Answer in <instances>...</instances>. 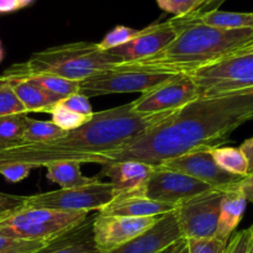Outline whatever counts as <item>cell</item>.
I'll use <instances>...</instances> for the list:
<instances>
[{"mask_svg":"<svg viewBox=\"0 0 253 253\" xmlns=\"http://www.w3.org/2000/svg\"><path fill=\"white\" fill-rule=\"evenodd\" d=\"M253 120V89L197 98L168 118L99 158V165L136 161L158 167L163 162L227 142L230 135Z\"/></svg>","mask_w":253,"mask_h":253,"instance_id":"cell-1","label":"cell"},{"mask_svg":"<svg viewBox=\"0 0 253 253\" xmlns=\"http://www.w3.org/2000/svg\"><path fill=\"white\" fill-rule=\"evenodd\" d=\"M173 111L141 115L132 110L131 103L93 113L81 127L68 131L66 136L51 142L22 143L0 151V169L5 166L21 165L34 168L51 163H96L101 155L119 147L142 133L151 126L165 120Z\"/></svg>","mask_w":253,"mask_h":253,"instance_id":"cell-2","label":"cell"},{"mask_svg":"<svg viewBox=\"0 0 253 253\" xmlns=\"http://www.w3.org/2000/svg\"><path fill=\"white\" fill-rule=\"evenodd\" d=\"M177 35L162 51L137 63L189 74L210 66L253 42V29L222 30L202 24L192 15L172 17Z\"/></svg>","mask_w":253,"mask_h":253,"instance_id":"cell-3","label":"cell"},{"mask_svg":"<svg viewBox=\"0 0 253 253\" xmlns=\"http://www.w3.org/2000/svg\"><path fill=\"white\" fill-rule=\"evenodd\" d=\"M121 62L120 57L101 51L98 43L72 42L36 52L27 61L9 67L0 76V79L14 82L47 74L68 81L83 82L101 69Z\"/></svg>","mask_w":253,"mask_h":253,"instance_id":"cell-4","label":"cell"},{"mask_svg":"<svg viewBox=\"0 0 253 253\" xmlns=\"http://www.w3.org/2000/svg\"><path fill=\"white\" fill-rule=\"evenodd\" d=\"M88 217L86 211L22 207L0 219V235L25 241L48 242L73 230Z\"/></svg>","mask_w":253,"mask_h":253,"instance_id":"cell-5","label":"cell"},{"mask_svg":"<svg viewBox=\"0 0 253 253\" xmlns=\"http://www.w3.org/2000/svg\"><path fill=\"white\" fill-rule=\"evenodd\" d=\"M179 73L137 62H121L101 69L81 82V91L86 98L120 93H145Z\"/></svg>","mask_w":253,"mask_h":253,"instance_id":"cell-6","label":"cell"},{"mask_svg":"<svg viewBox=\"0 0 253 253\" xmlns=\"http://www.w3.org/2000/svg\"><path fill=\"white\" fill-rule=\"evenodd\" d=\"M199 98L227 95L253 89V42L210 66L189 73Z\"/></svg>","mask_w":253,"mask_h":253,"instance_id":"cell-7","label":"cell"},{"mask_svg":"<svg viewBox=\"0 0 253 253\" xmlns=\"http://www.w3.org/2000/svg\"><path fill=\"white\" fill-rule=\"evenodd\" d=\"M118 195L110 182H98L83 187L58 189L26 197L25 207L62 211H99Z\"/></svg>","mask_w":253,"mask_h":253,"instance_id":"cell-8","label":"cell"},{"mask_svg":"<svg viewBox=\"0 0 253 253\" xmlns=\"http://www.w3.org/2000/svg\"><path fill=\"white\" fill-rule=\"evenodd\" d=\"M224 192L212 188L175 205L173 214L182 239L207 240L215 237Z\"/></svg>","mask_w":253,"mask_h":253,"instance_id":"cell-9","label":"cell"},{"mask_svg":"<svg viewBox=\"0 0 253 253\" xmlns=\"http://www.w3.org/2000/svg\"><path fill=\"white\" fill-rule=\"evenodd\" d=\"M199 98L198 88L189 74H178L170 81L145 91L131 101L135 113L141 115L175 111Z\"/></svg>","mask_w":253,"mask_h":253,"instance_id":"cell-10","label":"cell"},{"mask_svg":"<svg viewBox=\"0 0 253 253\" xmlns=\"http://www.w3.org/2000/svg\"><path fill=\"white\" fill-rule=\"evenodd\" d=\"M162 216L132 217L98 212L93 221V235L96 249L100 253L114 251L147 231L157 224Z\"/></svg>","mask_w":253,"mask_h":253,"instance_id":"cell-11","label":"cell"},{"mask_svg":"<svg viewBox=\"0 0 253 253\" xmlns=\"http://www.w3.org/2000/svg\"><path fill=\"white\" fill-rule=\"evenodd\" d=\"M209 189H212V188L189 175L158 166V167H155L152 175L141 194L155 202L175 207L179 203L198 194H202Z\"/></svg>","mask_w":253,"mask_h":253,"instance_id":"cell-12","label":"cell"},{"mask_svg":"<svg viewBox=\"0 0 253 253\" xmlns=\"http://www.w3.org/2000/svg\"><path fill=\"white\" fill-rule=\"evenodd\" d=\"M161 167L189 175V177L209 185L210 188L220 190L229 189L230 187L237 184L242 179L241 177L230 174L221 169L212 160L208 148L193 151V152L185 153L179 157L168 160L163 162Z\"/></svg>","mask_w":253,"mask_h":253,"instance_id":"cell-13","label":"cell"},{"mask_svg":"<svg viewBox=\"0 0 253 253\" xmlns=\"http://www.w3.org/2000/svg\"><path fill=\"white\" fill-rule=\"evenodd\" d=\"M177 29L172 19H169L165 22H156L141 29L140 34L130 42L106 52L120 57L123 62L143 61L162 51L173 41Z\"/></svg>","mask_w":253,"mask_h":253,"instance_id":"cell-14","label":"cell"},{"mask_svg":"<svg viewBox=\"0 0 253 253\" xmlns=\"http://www.w3.org/2000/svg\"><path fill=\"white\" fill-rule=\"evenodd\" d=\"M180 240L179 226L172 211L163 215L157 224L140 236L109 253H161Z\"/></svg>","mask_w":253,"mask_h":253,"instance_id":"cell-15","label":"cell"},{"mask_svg":"<svg viewBox=\"0 0 253 253\" xmlns=\"http://www.w3.org/2000/svg\"><path fill=\"white\" fill-rule=\"evenodd\" d=\"M155 167L136 161L108 163L103 166L101 174L110 178V183L119 194L142 193L152 175Z\"/></svg>","mask_w":253,"mask_h":253,"instance_id":"cell-16","label":"cell"},{"mask_svg":"<svg viewBox=\"0 0 253 253\" xmlns=\"http://www.w3.org/2000/svg\"><path fill=\"white\" fill-rule=\"evenodd\" d=\"M175 207L165 203L155 202L140 193L119 194L108 205L99 210V214L121 215L132 217L162 216L172 212Z\"/></svg>","mask_w":253,"mask_h":253,"instance_id":"cell-17","label":"cell"},{"mask_svg":"<svg viewBox=\"0 0 253 253\" xmlns=\"http://www.w3.org/2000/svg\"><path fill=\"white\" fill-rule=\"evenodd\" d=\"M93 221L94 216H89L73 230L46 242L31 253H100L94 242Z\"/></svg>","mask_w":253,"mask_h":253,"instance_id":"cell-18","label":"cell"},{"mask_svg":"<svg viewBox=\"0 0 253 253\" xmlns=\"http://www.w3.org/2000/svg\"><path fill=\"white\" fill-rule=\"evenodd\" d=\"M246 205L247 200L240 189L239 183L225 190L220 204L219 221H217L215 239L225 244L229 242L230 237L235 234V230L237 229L244 217Z\"/></svg>","mask_w":253,"mask_h":253,"instance_id":"cell-19","label":"cell"},{"mask_svg":"<svg viewBox=\"0 0 253 253\" xmlns=\"http://www.w3.org/2000/svg\"><path fill=\"white\" fill-rule=\"evenodd\" d=\"M78 162L51 163L46 168V177L49 182L61 185V189L83 187L98 182V177H85Z\"/></svg>","mask_w":253,"mask_h":253,"instance_id":"cell-20","label":"cell"},{"mask_svg":"<svg viewBox=\"0 0 253 253\" xmlns=\"http://www.w3.org/2000/svg\"><path fill=\"white\" fill-rule=\"evenodd\" d=\"M194 19L208 26L222 30L253 29V12H234L222 10H210L207 12H192Z\"/></svg>","mask_w":253,"mask_h":253,"instance_id":"cell-21","label":"cell"},{"mask_svg":"<svg viewBox=\"0 0 253 253\" xmlns=\"http://www.w3.org/2000/svg\"><path fill=\"white\" fill-rule=\"evenodd\" d=\"M9 83L27 113H48L56 105L37 84L29 79H20Z\"/></svg>","mask_w":253,"mask_h":253,"instance_id":"cell-22","label":"cell"},{"mask_svg":"<svg viewBox=\"0 0 253 253\" xmlns=\"http://www.w3.org/2000/svg\"><path fill=\"white\" fill-rule=\"evenodd\" d=\"M208 151L215 163L225 172L241 178H245L249 174V163L240 147L216 146V147H209Z\"/></svg>","mask_w":253,"mask_h":253,"instance_id":"cell-23","label":"cell"},{"mask_svg":"<svg viewBox=\"0 0 253 253\" xmlns=\"http://www.w3.org/2000/svg\"><path fill=\"white\" fill-rule=\"evenodd\" d=\"M25 79H29L37 84L54 104H58L62 99L81 91V82L68 81L59 77L43 74V76H34Z\"/></svg>","mask_w":253,"mask_h":253,"instance_id":"cell-24","label":"cell"},{"mask_svg":"<svg viewBox=\"0 0 253 253\" xmlns=\"http://www.w3.org/2000/svg\"><path fill=\"white\" fill-rule=\"evenodd\" d=\"M27 114L0 118V151L24 143Z\"/></svg>","mask_w":253,"mask_h":253,"instance_id":"cell-25","label":"cell"},{"mask_svg":"<svg viewBox=\"0 0 253 253\" xmlns=\"http://www.w3.org/2000/svg\"><path fill=\"white\" fill-rule=\"evenodd\" d=\"M67 135V131L54 125L52 121H40L27 118L24 143L51 142Z\"/></svg>","mask_w":253,"mask_h":253,"instance_id":"cell-26","label":"cell"},{"mask_svg":"<svg viewBox=\"0 0 253 253\" xmlns=\"http://www.w3.org/2000/svg\"><path fill=\"white\" fill-rule=\"evenodd\" d=\"M48 113L52 116V123L58 126L59 128H62V130L67 131V132L81 127L91 119V115H82V114L76 113V111L61 105L59 103L56 104Z\"/></svg>","mask_w":253,"mask_h":253,"instance_id":"cell-27","label":"cell"},{"mask_svg":"<svg viewBox=\"0 0 253 253\" xmlns=\"http://www.w3.org/2000/svg\"><path fill=\"white\" fill-rule=\"evenodd\" d=\"M19 114H27L26 109L15 94L11 84L0 79V118Z\"/></svg>","mask_w":253,"mask_h":253,"instance_id":"cell-28","label":"cell"},{"mask_svg":"<svg viewBox=\"0 0 253 253\" xmlns=\"http://www.w3.org/2000/svg\"><path fill=\"white\" fill-rule=\"evenodd\" d=\"M140 31L141 30H136L132 29V27L119 25V26L114 27L111 31H109L104 36V39L99 42L98 46L101 51H110V49L116 48V47H120L123 44L130 42L131 40H133L140 34Z\"/></svg>","mask_w":253,"mask_h":253,"instance_id":"cell-29","label":"cell"},{"mask_svg":"<svg viewBox=\"0 0 253 253\" xmlns=\"http://www.w3.org/2000/svg\"><path fill=\"white\" fill-rule=\"evenodd\" d=\"M163 11L174 15V17L185 16L199 9L205 0H156Z\"/></svg>","mask_w":253,"mask_h":253,"instance_id":"cell-30","label":"cell"},{"mask_svg":"<svg viewBox=\"0 0 253 253\" xmlns=\"http://www.w3.org/2000/svg\"><path fill=\"white\" fill-rule=\"evenodd\" d=\"M44 244L46 242L25 241V240H16L0 235V253H31L43 246Z\"/></svg>","mask_w":253,"mask_h":253,"instance_id":"cell-31","label":"cell"},{"mask_svg":"<svg viewBox=\"0 0 253 253\" xmlns=\"http://www.w3.org/2000/svg\"><path fill=\"white\" fill-rule=\"evenodd\" d=\"M189 253H224L227 244L215 239L185 240Z\"/></svg>","mask_w":253,"mask_h":253,"instance_id":"cell-32","label":"cell"},{"mask_svg":"<svg viewBox=\"0 0 253 253\" xmlns=\"http://www.w3.org/2000/svg\"><path fill=\"white\" fill-rule=\"evenodd\" d=\"M251 227L235 232L230 237L229 242H227L226 247L224 250V253H247L249 252L250 244H251Z\"/></svg>","mask_w":253,"mask_h":253,"instance_id":"cell-33","label":"cell"},{"mask_svg":"<svg viewBox=\"0 0 253 253\" xmlns=\"http://www.w3.org/2000/svg\"><path fill=\"white\" fill-rule=\"evenodd\" d=\"M59 104L66 106V108L71 109V110L76 111V113L82 114V115H93V108H91L89 98H86L85 95H83L81 93L73 94V95H69L67 98L62 99L59 101Z\"/></svg>","mask_w":253,"mask_h":253,"instance_id":"cell-34","label":"cell"},{"mask_svg":"<svg viewBox=\"0 0 253 253\" xmlns=\"http://www.w3.org/2000/svg\"><path fill=\"white\" fill-rule=\"evenodd\" d=\"M25 202H26V197L0 192V219L21 209L22 207H25Z\"/></svg>","mask_w":253,"mask_h":253,"instance_id":"cell-35","label":"cell"},{"mask_svg":"<svg viewBox=\"0 0 253 253\" xmlns=\"http://www.w3.org/2000/svg\"><path fill=\"white\" fill-rule=\"evenodd\" d=\"M30 173H31V168L21 165V163L5 166L0 169V175H2L10 183L21 182V180L26 179L29 177Z\"/></svg>","mask_w":253,"mask_h":253,"instance_id":"cell-36","label":"cell"},{"mask_svg":"<svg viewBox=\"0 0 253 253\" xmlns=\"http://www.w3.org/2000/svg\"><path fill=\"white\" fill-rule=\"evenodd\" d=\"M239 187L241 192L244 193L247 202L253 204V172L249 173L245 178H242L239 182Z\"/></svg>","mask_w":253,"mask_h":253,"instance_id":"cell-37","label":"cell"},{"mask_svg":"<svg viewBox=\"0 0 253 253\" xmlns=\"http://www.w3.org/2000/svg\"><path fill=\"white\" fill-rule=\"evenodd\" d=\"M240 148L244 152L247 163H249V173L253 172V137L247 138L246 141H244L242 145L240 146Z\"/></svg>","mask_w":253,"mask_h":253,"instance_id":"cell-38","label":"cell"},{"mask_svg":"<svg viewBox=\"0 0 253 253\" xmlns=\"http://www.w3.org/2000/svg\"><path fill=\"white\" fill-rule=\"evenodd\" d=\"M20 10L16 0H0V15L10 14Z\"/></svg>","mask_w":253,"mask_h":253,"instance_id":"cell-39","label":"cell"},{"mask_svg":"<svg viewBox=\"0 0 253 253\" xmlns=\"http://www.w3.org/2000/svg\"><path fill=\"white\" fill-rule=\"evenodd\" d=\"M226 0H205L204 4L199 7L198 10H195L194 12L197 14H200V12H207L210 11V10H216L221 6Z\"/></svg>","mask_w":253,"mask_h":253,"instance_id":"cell-40","label":"cell"},{"mask_svg":"<svg viewBox=\"0 0 253 253\" xmlns=\"http://www.w3.org/2000/svg\"><path fill=\"white\" fill-rule=\"evenodd\" d=\"M174 253H189V250H188L187 241H185L184 239H182V241L179 242V245H178L177 250H175Z\"/></svg>","mask_w":253,"mask_h":253,"instance_id":"cell-41","label":"cell"},{"mask_svg":"<svg viewBox=\"0 0 253 253\" xmlns=\"http://www.w3.org/2000/svg\"><path fill=\"white\" fill-rule=\"evenodd\" d=\"M16 1H17V4H19L20 9H24V7L30 6V5H31L35 0H16Z\"/></svg>","mask_w":253,"mask_h":253,"instance_id":"cell-42","label":"cell"},{"mask_svg":"<svg viewBox=\"0 0 253 253\" xmlns=\"http://www.w3.org/2000/svg\"><path fill=\"white\" fill-rule=\"evenodd\" d=\"M180 241H182V240H180ZM180 241L175 242V244H173L172 246L167 247V249H166V250H163V251L161 252V253H174V251H175V250H177L178 245H179V242H180Z\"/></svg>","mask_w":253,"mask_h":253,"instance_id":"cell-43","label":"cell"},{"mask_svg":"<svg viewBox=\"0 0 253 253\" xmlns=\"http://www.w3.org/2000/svg\"><path fill=\"white\" fill-rule=\"evenodd\" d=\"M4 48H2V44H1V40H0V63L4 61Z\"/></svg>","mask_w":253,"mask_h":253,"instance_id":"cell-44","label":"cell"},{"mask_svg":"<svg viewBox=\"0 0 253 253\" xmlns=\"http://www.w3.org/2000/svg\"><path fill=\"white\" fill-rule=\"evenodd\" d=\"M247 253H253V240L251 239V244H250V247H249V252Z\"/></svg>","mask_w":253,"mask_h":253,"instance_id":"cell-45","label":"cell"},{"mask_svg":"<svg viewBox=\"0 0 253 253\" xmlns=\"http://www.w3.org/2000/svg\"><path fill=\"white\" fill-rule=\"evenodd\" d=\"M251 232H252V240H253V225L251 226Z\"/></svg>","mask_w":253,"mask_h":253,"instance_id":"cell-46","label":"cell"},{"mask_svg":"<svg viewBox=\"0 0 253 253\" xmlns=\"http://www.w3.org/2000/svg\"><path fill=\"white\" fill-rule=\"evenodd\" d=\"M204 2H205V1H204Z\"/></svg>","mask_w":253,"mask_h":253,"instance_id":"cell-47","label":"cell"}]
</instances>
